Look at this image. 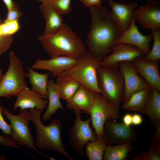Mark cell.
Instances as JSON below:
<instances>
[{
  "mask_svg": "<svg viewBox=\"0 0 160 160\" xmlns=\"http://www.w3.org/2000/svg\"><path fill=\"white\" fill-rule=\"evenodd\" d=\"M89 9L91 23L87 39L88 51L93 58L101 62L111 52L122 32L106 8L101 6Z\"/></svg>",
  "mask_w": 160,
  "mask_h": 160,
  "instance_id": "6da1fadb",
  "label": "cell"
},
{
  "mask_svg": "<svg viewBox=\"0 0 160 160\" xmlns=\"http://www.w3.org/2000/svg\"><path fill=\"white\" fill-rule=\"evenodd\" d=\"M3 75V70L0 68V79Z\"/></svg>",
  "mask_w": 160,
  "mask_h": 160,
  "instance_id": "b9f144b4",
  "label": "cell"
},
{
  "mask_svg": "<svg viewBox=\"0 0 160 160\" xmlns=\"http://www.w3.org/2000/svg\"><path fill=\"white\" fill-rule=\"evenodd\" d=\"M13 41L11 35L0 36V56L10 48Z\"/></svg>",
  "mask_w": 160,
  "mask_h": 160,
  "instance_id": "1f68e13d",
  "label": "cell"
},
{
  "mask_svg": "<svg viewBox=\"0 0 160 160\" xmlns=\"http://www.w3.org/2000/svg\"><path fill=\"white\" fill-rule=\"evenodd\" d=\"M101 0H80L86 7L89 8L93 7L102 6Z\"/></svg>",
  "mask_w": 160,
  "mask_h": 160,
  "instance_id": "d590c367",
  "label": "cell"
},
{
  "mask_svg": "<svg viewBox=\"0 0 160 160\" xmlns=\"http://www.w3.org/2000/svg\"><path fill=\"white\" fill-rule=\"evenodd\" d=\"M9 65L6 72L0 79V97L10 98L16 96L28 87L26 73L21 59L13 51L8 56Z\"/></svg>",
  "mask_w": 160,
  "mask_h": 160,
  "instance_id": "277c9868",
  "label": "cell"
},
{
  "mask_svg": "<svg viewBox=\"0 0 160 160\" xmlns=\"http://www.w3.org/2000/svg\"><path fill=\"white\" fill-rule=\"evenodd\" d=\"M50 72L44 73H39L31 67L28 68L26 76L29 79V83L31 89L40 94L44 99L48 97L47 83Z\"/></svg>",
  "mask_w": 160,
  "mask_h": 160,
  "instance_id": "603a6c76",
  "label": "cell"
},
{
  "mask_svg": "<svg viewBox=\"0 0 160 160\" xmlns=\"http://www.w3.org/2000/svg\"><path fill=\"white\" fill-rule=\"evenodd\" d=\"M71 0H54L52 5L62 15L68 14L71 11Z\"/></svg>",
  "mask_w": 160,
  "mask_h": 160,
  "instance_id": "f546056e",
  "label": "cell"
},
{
  "mask_svg": "<svg viewBox=\"0 0 160 160\" xmlns=\"http://www.w3.org/2000/svg\"><path fill=\"white\" fill-rule=\"evenodd\" d=\"M118 68L123 76L124 84L123 103L127 101L135 92L150 87L140 76L132 61L120 62Z\"/></svg>",
  "mask_w": 160,
  "mask_h": 160,
  "instance_id": "30bf717a",
  "label": "cell"
},
{
  "mask_svg": "<svg viewBox=\"0 0 160 160\" xmlns=\"http://www.w3.org/2000/svg\"><path fill=\"white\" fill-rule=\"evenodd\" d=\"M41 2L42 4L48 5L50 4L54 0H37Z\"/></svg>",
  "mask_w": 160,
  "mask_h": 160,
  "instance_id": "ab89813d",
  "label": "cell"
},
{
  "mask_svg": "<svg viewBox=\"0 0 160 160\" xmlns=\"http://www.w3.org/2000/svg\"><path fill=\"white\" fill-rule=\"evenodd\" d=\"M74 111L75 119L69 132V145L77 153L82 156L85 145L95 140L97 137L91 127L90 117L83 120L81 117L82 112L78 110Z\"/></svg>",
  "mask_w": 160,
  "mask_h": 160,
  "instance_id": "9c48e42d",
  "label": "cell"
},
{
  "mask_svg": "<svg viewBox=\"0 0 160 160\" xmlns=\"http://www.w3.org/2000/svg\"><path fill=\"white\" fill-rule=\"evenodd\" d=\"M13 109L20 108V110L36 109L44 110L48 104V100L44 99L38 93L27 87L20 92L16 96Z\"/></svg>",
  "mask_w": 160,
  "mask_h": 160,
  "instance_id": "d6986e66",
  "label": "cell"
},
{
  "mask_svg": "<svg viewBox=\"0 0 160 160\" xmlns=\"http://www.w3.org/2000/svg\"><path fill=\"white\" fill-rule=\"evenodd\" d=\"M133 160H160V138L153 137L150 145V150L134 157Z\"/></svg>",
  "mask_w": 160,
  "mask_h": 160,
  "instance_id": "f1b7e54d",
  "label": "cell"
},
{
  "mask_svg": "<svg viewBox=\"0 0 160 160\" xmlns=\"http://www.w3.org/2000/svg\"><path fill=\"white\" fill-rule=\"evenodd\" d=\"M47 87L49 99L48 106L41 116L42 119L45 121L50 119L58 109L64 110L60 100L59 94L56 83L53 79H51L48 80Z\"/></svg>",
  "mask_w": 160,
  "mask_h": 160,
  "instance_id": "44dd1931",
  "label": "cell"
},
{
  "mask_svg": "<svg viewBox=\"0 0 160 160\" xmlns=\"http://www.w3.org/2000/svg\"><path fill=\"white\" fill-rule=\"evenodd\" d=\"M3 1L6 6L8 10L10 9L15 3L12 0H3Z\"/></svg>",
  "mask_w": 160,
  "mask_h": 160,
  "instance_id": "f35d334b",
  "label": "cell"
},
{
  "mask_svg": "<svg viewBox=\"0 0 160 160\" xmlns=\"http://www.w3.org/2000/svg\"><path fill=\"white\" fill-rule=\"evenodd\" d=\"M56 84L60 99L68 100L74 94L80 84L76 80L68 75H59Z\"/></svg>",
  "mask_w": 160,
  "mask_h": 160,
  "instance_id": "d4e9b609",
  "label": "cell"
},
{
  "mask_svg": "<svg viewBox=\"0 0 160 160\" xmlns=\"http://www.w3.org/2000/svg\"><path fill=\"white\" fill-rule=\"evenodd\" d=\"M136 19L133 15L129 28L123 32L116 43H124L135 46L142 51L145 54L150 50V44L153 39L152 34L145 36L139 31L136 25Z\"/></svg>",
  "mask_w": 160,
  "mask_h": 160,
  "instance_id": "9a60e30c",
  "label": "cell"
},
{
  "mask_svg": "<svg viewBox=\"0 0 160 160\" xmlns=\"http://www.w3.org/2000/svg\"><path fill=\"white\" fill-rule=\"evenodd\" d=\"M119 107L115 105L97 93L89 114L92 126L97 137H103V128L109 120L119 117Z\"/></svg>",
  "mask_w": 160,
  "mask_h": 160,
  "instance_id": "ba28073f",
  "label": "cell"
},
{
  "mask_svg": "<svg viewBox=\"0 0 160 160\" xmlns=\"http://www.w3.org/2000/svg\"><path fill=\"white\" fill-rule=\"evenodd\" d=\"M106 145L103 137H97L95 140L86 144L84 149L88 159L89 160H102Z\"/></svg>",
  "mask_w": 160,
  "mask_h": 160,
  "instance_id": "4316f807",
  "label": "cell"
},
{
  "mask_svg": "<svg viewBox=\"0 0 160 160\" xmlns=\"http://www.w3.org/2000/svg\"><path fill=\"white\" fill-rule=\"evenodd\" d=\"M22 15V13L19 6L15 3L12 7L10 9L8 10L6 18L4 20V23L14 20L18 21Z\"/></svg>",
  "mask_w": 160,
  "mask_h": 160,
  "instance_id": "4dcf8cb0",
  "label": "cell"
},
{
  "mask_svg": "<svg viewBox=\"0 0 160 160\" xmlns=\"http://www.w3.org/2000/svg\"><path fill=\"white\" fill-rule=\"evenodd\" d=\"M2 113L10 122L12 130L10 137L15 144L27 147L39 154L52 159H53L40 152L36 146L29 128V113L27 109L20 110L18 115L12 114L9 109L2 106Z\"/></svg>",
  "mask_w": 160,
  "mask_h": 160,
  "instance_id": "52a82bcc",
  "label": "cell"
},
{
  "mask_svg": "<svg viewBox=\"0 0 160 160\" xmlns=\"http://www.w3.org/2000/svg\"><path fill=\"white\" fill-rule=\"evenodd\" d=\"M135 132L130 126L116 119L108 120L103 128V139L107 144H122L131 142L135 138Z\"/></svg>",
  "mask_w": 160,
  "mask_h": 160,
  "instance_id": "7c38bea8",
  "label": "cell"
},
{
  "mask_svg": "<svg viewBox=\"0 0 160 160\" xmlns=\"http://www.w3.org/2000/svg\"><path fill=\"white\" fill-rule=\"evenodd\" d=\"M44 110L29 109L30 121L35 124L36 138L34 144L38 149L55 151L70 160H74L69 154L63 143L61 137L62 124L57 119H53L50 124L42 123L41 114Z\"/></svg>",
  "mask_w": 160,
  "mask_h": 160,
  "instance_id": "3957f363",
  "label": "cell"
},
{
  "mask_svg": "<svg viewBox=\"0 0 160 160\" xmlns=\"http://www.w3.org/2000/svg\"><path fill=\"white\" fill-rule=\"evenodd\" d=\"M7 159L6 157L3 155H0V160H5Z\"/></svg>",
  "mask_w": 160,
  "mask_h": 160,
  "instance_id": "60d3db41",
  "label": "cell"
},
{
  "mask_svg": "<svg viewBox=\"0 0 160 160\" xmlns=\"http://www.w3.org/2000/svg\"><path fill=\"white\" fill-rule=\"evenodd\" d=\"M38 39L50 57L66 56L79 58L87 51L81 38L65 23L57 32L39 35Z\"/></svg>",
  "mask_w": 160,
  "mask_h": 160,
  "instance_id": "7a4b0ae2",
  "label": "cell"
},
{
  "mask_svg": "<svg viewBox=\"0 0 160 160\" xmlns=\"http://www.w3.org/2000/svg\"><path fill=\"white\" fill-rule=\"evenodd\" d=\"M143 121L142 116L137 113H135L132 115V124L135 126L140 125Z\"/></svg>",
  "mask_w": 160,
  "mask_h": 160,
  "instance_id": "8d00e7d4",
  "label": "cell"
},
{
  "mask_svg": "<svg viewBox=\"0 0 160 160\" xmlns=\"http://www.w3.org/2000/svg\"><path fill=\"white\" fill-rule=\"evenodd\" d=\"M5 23L7 24L10 35L17 31L20 28L18 21L14 20Z\"/></svg>",
  "mask_w": 160,
  "mask_h": 160,
  "instance_id": "e575fe53",
  "label": "cell"
},
{
  "mask_svg": "<svg viewBox=\"0 0 160 160\" xmlns=\"http://www.w3.org/2000/svg\"><path fill=\"white\" fill-rule=\"evenodd\" d=\"M0 129L5 135L9 136L12 133L11 126L4 120L2 114V106L0 105Z\"/></svg>",
  "mask_w": 160,
  "mask_h": 160,
  "instance_id": "d6a6232c",
  "label": "cell"
},
{
  "mask_svg": "<svg viewBox=\"0 0 160 160\" xmlns=\"http://www.w3.org/2000/svg\"><path fill=\"white\" fill-rule=\"evenodd\" d=\"M100 63L93 58L87 50L79 57L75 65L59 75L70 76L80 85L100 93L97 71L101 66Z\"/></svg>",
  "mask_w": 160,
  "mask_h": 160,
  "instance_id": "8992f818",
  "label": "cell"
},
{
  "mask_svg": "<svg viewBox=\"0 0 160 160\" xmlns=\"http://www.w3.org/2000/svg\"><path fill=\"white\" fill-rule=\"evenodd\" d=\"M132 115L130 113L126 114L123 118V123L126 126L129 127L132 124Z\"/></svg>",
  "mask_w": 160,
  "mask_h": 160,
  "instance_id": "74e56055",
  "label": "cell"
},
{
  "mask_svg": "<svg viewBox=\"0 0 160 160\" xmlns=\"http://www.w3.org/2000/svg\"><path fill=\"white\" fill-rule=\"evenodd\" d=\"M133 62L140 76L152 88L160 92L159 61H146L140 57Z\"/></svg>",
  "mask_w": 160,
  "mask_h": 160,
  "instance_id": "e0dca14e",
  "label": "cell"
},
{
  "mask_svg": "<svg viewBox=\"0 0 160 160\" xmlns=\"http://www.w3.org/2000/svg\"><path fill=\"white\" fill-rule=\"evenodd\" d=\"M131 142L112 146L106 145L103 156L104 160H124L132 149Z\"/></svg>",
  "mask_w": 160,
  "mask_h": 160,
  "instance_id": "484cf974",
  "label": "cell"
},
{
  "mask_svg": "<svg viewBox=\"0 0 160 160\" xmlns=\"http://www.w3.org/2000/svg\"><path fill=\"white\" fill-rule=\"evenodd\" d=\"M112 54L106 56L100 63L101 66L118 69L119 64L124 61H133L145 54L141 50L133 46L124 43H116Z\"/></svg>",
  "mask_w": 160,
  "mask_h": 160,
  "instance_id": "8fae6325",
  "label": "cell"
},
{
  "mask_svg": "<svg viewBox=\"0 0 160 160\" xmlns=\"http://www.w3.org/2000/svg\"><path fill=\"white\" fill-rule=\"evenodd\" d=\"M160 92L152 88L150 98L141 112L149 117L155 127L160 125Z\"/></svg>",
  "mask_w": 160,
  "mask_h": 160,
  "instance_id": "cb8c5ba5",
  "label": "cell"
},
{
  "mask_svg": "<svg viewBox=\"0 0 160 160\" xmlns=\"http://www.w3.org/2000/svg\"><path fill=\"white\" fill-rule=\"evenodd\" d=\"M40 9L45 21L43 35L52 34L58 31L64 23L62 15L50 4H41Z\"/></svg>",
  "mask_w": 160,
  "mask_h": 160,
  "instance_id": "ffe728a7",
  "label": "cell"
},
{
  "mask_svg": "<svg viewBox=\"0 0 160 160\" xmlns=\"http://www.w3.org/2000/svg\"><path fill=\"white\" fill-rule=\"evenodd\" d=\"M152 91V88L149 87L135 92L123 103L122 108L141 112L150 98Z\"/></svg>",
  "mask_w": 160,
  "mask_h": 160,
  "instance_id": "7402d4cb",
  "label": "cell"
},
{
  "mask_svg": "<svg viewBox=\"0 0 160 160\" xmlns=\"http://www.w3.org/2000/svg\"><path fill=\"white\" fill-rule=\"evenodd\" d=\"M0 145L6 146H12L18 149L20 148L12 140L11 137L6 135H0Z\"/></svg>",
  "mask_w": 160,
  "mask_h": 160,
  "instance_id": "836d02e7",
  "label": "cell"
},
{
  "mask_svg": "<svg viewBox=\"0 0 160 160\" xmlns=\"http://www.w3.org/2000/svg\"><path fill=\"white\" fill-rule=\"evenodd\" d=\"M153 40L152 49L142 57L145 60L157 61L160 60V29L151 30Z\"/></svg>",
  "mask_w": 160,
  "mask_h": 160,
  "instance_id": "83f0119b",
  "label": "cell"
},
{
  "mask_svg": "<svg viewBox=\"0 0 160 160\" xmlns=\"http://www.w3.org/2000/svg\"><path fill=\"white\" fill-rule=\"evenodd\" d=\"M136 20L146 29H160V3L157 0L147 3L134 12Z\"/></svg>",
  "mask_w": 160,
  "mask_h": 160,
  "instance_id": "4fadbf2b",
  "label": "cell"
},
{
  "mask_svg": "<svg viewBox=\"0 0 160 160\" xmlns=\"http://www.w3.org/2000/svg\"><path fill=\"white\" fill-rule=\"evenodd\" d=\"M97 93L80 85L72 97L66 101V106L70 110L89 114Z\"/></svg>",
  "mask_w": 160,
  "mask_h": 160,
  "instance_id": "2e32d148",
  "label": "cell"
},
{
  "mask_svg": "<svg viewBox=\"0 0 160 160\" xmlns=\"http://www.w3.org/2000/svg\"><path fill=\"white\" fill-rule=\"evenodd\" d=\"M147 1H154L156 0H147Z\"/></svg>",
  "mask_w": 160,
  "mask_h": 160,
  "instance_id": "7bdbcfd3",
  "label": "cell"
},
{
  "mask_svg": "<svg viewBox=\"0 0 160 160\" xmlns=\"http://www.w3.org/2000/svg\"><path fill=\"white\" fill-rule=\"evenodd\" d=\"M107 0L111 8L110 12L111 15L123 32L129 27L134 12L138 4H124L112 0Z\"/></svg>",
  "mask_w": 160,
  "mask_h": 160,
  "instance_id": "ac0fdd59",
  "label": "cell"
},
{
  "mask_svg": "<svg viewBox=\"0 0 160 160\" xmlns=\"http://www.w3.org/2000/svg\"><path fill=\"white\" fill-rule=\"evenodd\" d=\"M79 60V58L66 56H57L47 60L38 58L31 67L34 69L49 71L55 77L75 65Z\"/></svg>",
  "mask_w": 160,
  "mask_h": 160,
  "instance_id": "5bb4252c",
  "label": "cell"
},
{
  "mask_svg": "<svg viewBox=\"0 0 160 160\" xmlns=\"http://www.w3.org/2000/svg\"><path fill=\"white\" fill-rule=\"evenodd\" d=\"M100 93L110 102L119 107L124 92L123 78L118 69L100 66L97 71Z\"/></svg>",
  "mask_w": 160,
  "mask_h": 160,
  "instance_id": "5b68a950",
  "label": "cell"
}]
</instances>
